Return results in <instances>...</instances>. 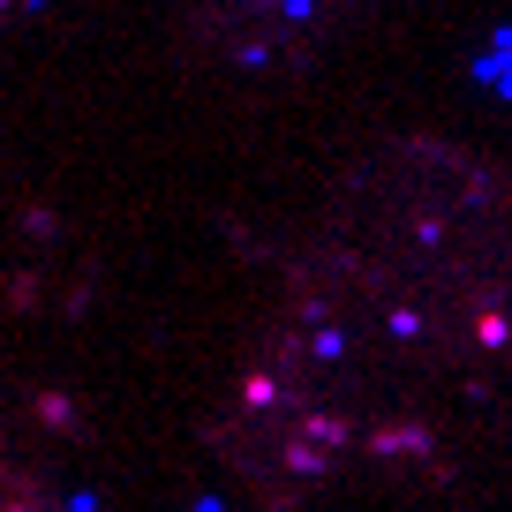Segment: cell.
I'll use <instances>...</instances> for the list:
<instances>
[{
    "instance_id": "obj_1",
    "label": "cell",
    "mask_w": 512,
    "mask_h": 512,
    "mask_svg": "<svg viewBox=\"0 0 512 512\" xmlns=\"http://www.w3.org/2000/svg\"><path fill=\"white\" fill-rule=\"evenodd\" d=\"M512 347V174L437 136L339 174L241 377V467L317 482L415 452L437 407Z\"/></svg>"
},
{
    "instance_id": "obj_2",
    "label": "cell",
    "mask_w": 512,
    "mask_h": 512,
    "mask_svg": "<svg viewBox=\"0 0 512 512\" xmlns=\"http://www.w3.org/2000/svg\"><path fill=\"white\" fill-rule=\"evenodd\" d=\"M362 0H196L204 38L241 68H309Z\"/></svg>"
}]
</instances>
